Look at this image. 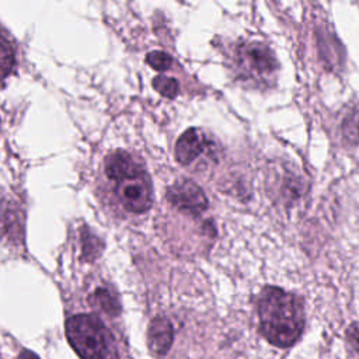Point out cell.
Returning <instances> with one entry per match:
<instances>
[{
	"mask_svg": "<svg viewBox=\"0 0 359 359\" xmlns=\"http://www.w3.org/2000/svg\"><path fill=\"white\" fill-rule=\"evenodd\" d=\"M348 338H349V342L359 351V324H352L348 331Z\"/></svg>",
	"mask_w": 359,
	"mask_h": 359,
	"instance_id": "obj_14",
	"label": "cell"
},
{
	"mask_svg": "<svg viewBox=\"0 0 359 359\" xmlns=\"http://www.w3.org/2000/svg\"><path fill=\"white\" fill-rule=\"evenodd\" d=\"M18 359H39L34 352H31V351H22L21 353H20V356H18Z\"/></svg>",
	"mask_w": 359,
	"mask_h": 359,
	"instance_id": "obj_15",
	"label": "cell"
},
{
	"mask_svg": "<svg viewBox=\"0 0 359 359\" xmlns=\"http://www.w3.org/2000/svg\"><path fill=\"white\" fill-rule=\"evenodd\" d=\"M174 331L171 323L165 317H156L151 320L147 331V342L150 349L157 355H164L171 348Z\"/></svg>",
	"mask_w": 359,
	"mask_h": 359,
	"instance_id": "obj_7",
	"label": "cell"
},
{
	"mask_svg": "<svg viewBox=\"0 0 359 359\" xmlns=\"http://www.w3.org/2000/svg\"><path fill=\"white\" fill-rule=\"evenodd\" d=\"M153 87L157 93H160L161 95H164L167 98H174L180 91L178 81L172 77H167L163 74L153 79Z\"/></svg>",
	"mask_w": 359,
	"mask_h": 359,
	"instance_id": "obj_10",
	"label": "cell"
},
{
	"mask_svg": "<svg viewBox=\"0 0 359 359\" xmlns=\"http://www.w3.org/2000/svg\"><path fill=\"white\" fill-rule=\"evenodd\" d=\"M104 174L112 184L118 202L130 213H144L153 201L149 174L133 154L116 150L105 157Z\"/></svg>",
	"mask_w": 359,
	"mask_h": 359,
	"instance_id": "obj_2",
	"label": "cell"
},
{
	"mask_svg": "<svg viewBox=\"0 0 359 359\" xmlns=\"http://www.w3.org/2000/svg\"><path fill=\"white\" fill-rule=\"evenodd\" d=\"M83 251L86 259H94L102 251V244L93 234H83Z\"/></svg>",
	"mask_w": 359,
	"mask_h": 359,
	"instance_id": "obj_12",
	"label": "cell"
},
{
	"mask_svg": "<svg viewBox=\"0 0 359 359\" xmlns=\"http://www.w3.org/2000/svg\"><path fill=\"white\" fill-rule=\"evenodd\" d=\"M146 62L150 67H153L157 72H165L172 66V57L161 50H151L146 56Z\"/></svg>",
	"mask_w": 359,
	"mask_h": 359,
	"instance_id": "obj_11",
	"label": "cell"
},
{
	"mask_svg": "<svg viewBox=\"0 0 359 359\" xmlns=\"http://www.w3.org/2000/svg\"><path fill=\"white\" fill-rule=\"evenodd\" d=\"M233 69L241 81L255 87H268L275 81L278 62L268 46L259 42H247L234 49Z\"/></svg>",
	"mask_w": 359,
	"mask_h": 359,
	"instance_id": "obj_4",
	"label": "cell"
},
{
	"mask_svg": "<svg viewBox=\"0 0 359 359\" xmlns=\"http://www.w3.org/2000/svg\"><path fill=\"white\" fill-rule=\"evenodd\" d=\"M168 202L187 213L199 215L208 208V199L203 191L191 180H178L167 189Z\"/></svg>",
	"mask_w": 359,
	"mask_h": 359,
	"instance_id": "obj_5",
	"label": "cell"
},
{
	"mask_svg": "<svg viewBox=\"0 0 359 359\" xmlns=\"http://www.w3.org/2000/svg\"><path fill=\"white\" fill-rule=\"evenodd\" d=\"M258 317L262 335L275 346H292L304 325L302 300L279 287L268 286L258 299Z\"/></svg>",
	"mask_w": 359,
	"mask_h": 359,
	"instance_id": "obj_1",
	"label": "cell"
},
{
	"mask_svg": "<svg viewBox=\"0 0 359 359\" xmlns=\"http://www.w3.org/2000/svg\"><path fill=\"white\" fill-rule=\"evenodd\" d=\"M210 143L206 135L196 128H189L178 137L175 143V158L180 164L189 165L199 156L208 151Z\"/></svg>",
	"mask_w": 359,
	"mask_h": 359,
	"instance_id": "obj_6",
	"label": "cell"
},
{
	"mask_svg": "<svg viewBox=\"0 0 359 359\" xmlns=\"http://www.w3.org/2000/svg\"><path fill=\"white\" fill-rule=\"evenodd\" d=\"M66 337L81 359H118L109 330L93 314H77L66 321Z\"/></svg>",
	"mask_w": 359,
	"mask_h": 359,
	"instance_id": "obj_3",
	"label": "cell"
},
{
	"mask_svg": "<svg viewBox=\"0 0 359 359\" xmlns=\"http://www.w3.org/2000/svg\"><path fill=\"white\" fill-rule=\"evenodd\" d=\"M344 132H345L348 140H351V142L359 140V121L356 119V116H349L348 119H345Z\"/></svg>",
	"mask_w": 359,
	"mask_h": 359,
	"instance_id": "obj_13",
	"label": "cell"
},
{
	"mask_svg": "<svg viewBox=\"0 0 359 359\" xmlns=\"http://www.w3.org/2000/svg\"><path fill=\"white\" fill-rule=\"evenodd\" d=\"M91 300L94 304H97L102 311L111 314V316H118L121 311V304L116 297V294L109 290L108 287H98L93 296Z\"/></svg>",
	"mask_w": 359,
	"mask_h": 359,
	"instance_id": "obj_8",
	"label": "cell"
},
{
	"mask_svg": "<svg viewBox=\"0 0 359 359\" xmlns=\"http://www.w3.org/2000/svg\"><path fill=\"white\" fill-rule=\"evenodd\" d=\"M15 66V52L13 43L0 32V83L10 76Z\"/></svg>",
	"mask_w": 359,
	"mask_h": 359,
	"instance_id": "obj_9",
	"label": "cell"
}]
</instances>
